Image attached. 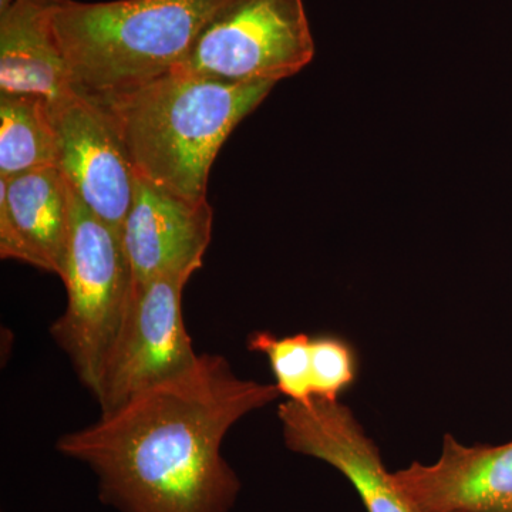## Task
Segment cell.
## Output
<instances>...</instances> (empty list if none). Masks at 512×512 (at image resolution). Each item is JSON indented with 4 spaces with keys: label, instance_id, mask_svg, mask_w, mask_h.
Wrapping results in <instances>:
<instances>
[{
    "label": "cell",
    "instance_id": "5bb4252c",
    "mask_svg": "<svg viewBox=\"0 0 512 512\" xmlns=\"http://www.w3.org/2000/svg\"><path fill=\"white\" fill-rule=\"evenodd\" d=\"M311 345L312 338L305 333L279 338L274 333L258 330L248 338V349L268 359L281 396L298 403L313 399Z\"/></svg>",
    "mask_w": 512,
    "mask_h": 512
},
{
    "label": "cell",
    "instance_id": "3957f363",
    "mask_svg": "<svg viewBox=\"0 0 512 512\" xmlns=\"http://www.w3.org/2000/svg\"><path fill=\"white\" fill-rule=\"evenodd\" d=\"M228 0H63L57 42L74 92L110 99L173 72Z\"/></svg>",
    "mask_w": 512,
    "mask_h": 512
},
{
    "label": "cell",
    "instance_id": "277c9868",
    "mask_svg": "<svg viewBox=\"0 0 512 512\" xmlns=\"http://www.w3.org/2000/svg\"><path fill=\"white\" fill-rule=\"evenodd\" d=\"M66 185L70 244L60 279L66 286L67 306L50 326V335L69 357L80 382L94 394L136 298L137 282L121 235Z\"/></svg>",
    "mask_w": 512,
    "mask_h": 512
},
{
    "label": "cell",
    "instance_id": "5b68a950",
    "mask_svg": "<svg viewBox=\"0 0 512 512\" xmlns=\"http://www.w3.org/2000/svg\"><path fill=\"white\" fill-rule=\"evenodd\" d=\"M313 56L303 0H228L173 72L276 84L305 69Z\"/></svg>",
    "mask_w": 512,
    "mask_h": 512
},
{
    "label": "cell",
    "instance_id": "7c38bea8",
    "mask_svg": "<svg viewBox=\"0 0 512 512\" xmlns=\"http://www.w3.org/2000/svg\"><path fill=\"white\" fill-rule=\"evenodd\" d=\"M62 2L13 0L0 10V94L39 97L52 111L76 96L55 30Z\"/></svg>",
    "mask_w": 512,
    "mask_h": 512
},
{
    "label": "cell",
    "instance_id": "9c48e42d",
    "mask_svg": "<svg viewBox=\"0 0 512 512\" xmlns=\"http://www.w3.org/2000/svg\"><path fill=\"white\" fill-rule=\"evenodd\" d=\"M212 221L208 200H188L137 175L121 234L137 286L163 275H194L210 245Z\"/></svg>",
    "mask_w": 512,
    "mask_h": 512
},
{
    "label": "cell",
    "instance_id": "8992f818",
    "mask_svg": "<svg viewBox=\"0 0 512 512\" xmlns=\"http://www.w3.org/2000/svg\"><path fill=\"white\" fill-rule=\"evenodd\" d=\"M191 276L163 275L137 286L120 338L93 394L101 413L197 365L201 355L192 348L183 318V291Z\"/></svg>",
    "mask_w": 512,
    "mask_h": 512
},
{
    "label": "cell",
    "instance_id": "8fae6325",
    "mask_svg": "<svg viewBox=\"0 0 512 512\" xmlns=\"http://www.w3.org/2000/svg\"><path fill=\"white\" fill-rule=\"evenodd\" d=\"M70 244L67 185L56 167L0 178V256L62 278Z\"/></svg>",
    "mask_w": 512,
    "mask_h": 512
},
{
    "label": "cell",
    "instance_id": "9a60e30c",
    "mask_svg": "<svg viewBox=\"0 0 512 512\" xmlns=\"http://www.w3.org/2000/svg\"><path fill=\"white\" fill-rule=\"evenodd\" d=\"M313 399L339 402V397L356 382L359 360L356 350L340 336L312 338Z\"/></svg>",
    "mask_w": 512,
    "mask_h": 512
},
{
    "label": "cell",
    "instance_id": "2e32d148",
    "mask_svg": "<svg viewBox=\"0 0 512 512\" xmlns=\"http://www.w3.org/2000/svg\"><path fill=\"white\" fill-rule=\"evenodd\" d=\"M12 2L13 0H0V10H5Z\"/></svg>",
    "mask_w": 512,
    "mask_h": 512
},
{
    "label": "cell",
    "instance_id": "52a82bcc",
    "mask_svg": "<svg viewBox=\"0 0 512 512\" xmlns=\"http://www.w3.org/2000/svg\"><path fill=\"white\" fill-rule=\"evenodd\" d=\"M52 113L59 136L57 170L97 218L123 234L137 174L113 114L82 94Z\"/></svg>",
    "mask_w": 512,
    "mask_h": 512
},
{
    "label": "cell",
    "instance_id": "6da1fadb",
    "mask_svg": "<svg viewBox=\"0 0 512 512\" xmlns=\"http://www.w3.org/2000/svg\"><path fill=\"white\" fill-rule=\"evenodd\" d=\"M281 396L204 353L185 375L137 393L56 450L86 464L119 512H231L241 480L222 454L228 431Z\"/></svg>",
    "mask_w": 512,
    "mask_h": 512
},
{
    "label": "cell",
    "instance_id": "30bf717a",
    "mask_svg": "<svg viewBox=\"0 0 512 512\" xmlns=\"http://www.w3.org/2000/svg\"><path fill=\"white\" fill-rule=\"evenodd\" d=\"M394 480L419 512H512V441L466 446L446 434L436 463L416 461Z\"/></svg>",
    "mask_w": 512,
    "mask_h": 512
},
{
    "label": "cell",
    "instance_id": "7a4b0ae2",
    "mask_svg": "<svg viewBox=\"0 0 512 512\" xmlns=\"http://www.w3.org/2000/svg\"><path fill=\"white\" fill-rule=\"evenodd\" d=\"M274 86L171 72L133 92L96 100L113 114L138 177L202 201L222 144Z\"/></svg>",
    "mask_w": 512,
    "mask_h": 512
},
{
    "label": "cell",
    "instance_id": "4fadbf2b",
    "mask_svg": "<svg viewBox=\"0 0 512 512\" xmlns=\"http://www.w3.org/2000/svg\"><path fill=\"white\" fill-rule=\"evenodd\" d=\"M59 136L45 100L0 94V178L57 168Z\"/></svg>",
    "mask_w": 512,
    "mask_h": 512
},
{
    "label": "cell",
    "instance_id": "ba28073f",
    "mask_svg": "<svg viewBox=\"0 0 512 512\" xmlns=\"http://www.w3.org/2000/svg\"><path fill=\"white\" fill-rule=\"evenodd\" d=\"M286 447L340 471L355 487L367 512H419L384 467L375 441L348 406L312 399L285 400L278 410Z\"/></svg>",
    "mask_w": 512,
    "mask_h": 512
}]
</instances>
